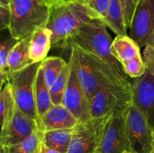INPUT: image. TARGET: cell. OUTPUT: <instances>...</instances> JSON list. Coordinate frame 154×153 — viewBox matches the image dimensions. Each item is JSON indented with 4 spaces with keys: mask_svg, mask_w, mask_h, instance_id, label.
<instances>
[{
    "mask_svg": "<svg viewBox=\"0 0 154 153\" xmlns=\"http://www.w3.org/2000/svg\"><path fill=\"white\" fill-rule=\"evenodd\" d=\"M74 45L78 52V77L89 102L102 90L131 89L129 80L122 77L108 63L94 54Z\"/></svg>",
    "mask_w": 154,
    "mask_h": 153,
    "instance_id": "1",
    "label": "cell"
},
{
    "mask_svg": "<svg viewBox=\"0 0 154 153\" xmlns=\"http://www.w3.org/2000/svg\"><path fill=\"white\" fill-rule=\"evenodd\" d=\"M95 18L99 17L84 2L77 0L51 5L47 27L52 32V46L66 44L84 24Z\"/></svg>",
    "mask_w": 154,
    "mask_h": 153,
    "instance_id": "2",
    "label": "cell"
},
{
    "mask_svg": "<svg viewBox=\"0 0 154 153\" xmlns=\"http://www.w3.org/2000/svg\"><path fill=\"white\" fill-rule=\"evenodd\" d=\"M106 24L100 18H95L84 24L68 41L87 52L102 58L124 79L128 80L121 63L111 52L112 39Z\"/></svg>",
    "mask_w": 154,
    "mask_h": 153,
    "instance_id": "3",
    "label": "cell"
},
{
    "mask_svg": "<svg viewBox=\"0 0 154 153\" xmlns=\"http://www.w3.org/2000/svg\"><path fill=\"white\" fill-rule=\"evenodd\" d=\"M10 35L17 40L31 37L37 30L47 26L51 6L38 0H12Z\"/></svg>",
    "mask_w": 154,
    "mask_h": 153,
    "instance_id": "4",
    "label": "cell"
},
{
    "mask_svg": "<svg viewBox=\"0 0 154 153\" xmlns=\"http://www.w3.org/2000/svg\"><path fill=\"white\" fill-rule=\"evenodd\" d=\"M40 65L41 62L33 63L11 74L8 80L17 107L37 121L38 117L35 98V85Z\"/></svg>",
    "mask_w": 154,
    "mask_h": 153,
    "instance_id": "5",
    "label": "cell"
},
{
    "mask_svg": "<svg viewBox=\"0 0 154 153\" xmlns=\"http://www.w3.org/2000/svg\"><path fill=\"white\" fill-rule=\"evenodd\" d=\"M69 58L70 72L69 81L63 99V104L76 117L79 122L91 118L90 102L81 86L78 74V52L77 47L71 44Z\"/></svg>",
    "mask_w": 154,
    "mask_h": 153,
    "instance_id": "6",
    "label": "cell"
},
{
    "mask_svg": "<svg viewBox=\"0 0 154 153\" xmlns=\"http://www.w3.org/2000/svg\"><path fill=\"white\" fill-rule=\"evenodd\" d=\"M111 114L80 122L73 129L67 153H96Z\"/></svg>",
    "mask_w": 154,
    "mask_h": 153,
    "instance_id": "7",
    "label": "cell"
},
{
    "mask_svg": "<svg viewBox=\"0 0 154 153\" xmlns=\"http://www.w3.org/2000/svg\"><path fill=\"white\" fill-rule=\"evenodd\" d=\"M126 133L132 153H150L154 149L153 129L142 112L132 104L126 112Z\"/></svg>",
    "mask_w": 154,
    "mask_h": 153,
    "instance_id": "8",
    "label": "cell"
},
{
    "mask_svg": "<svg viewBox=\"0 0 154 153\" xmlns=\"http://www.w3.org/2000/svg\"><path fill=\"white\" fill-rule=\"evenodd\" d=\"M131 89L102 90L96 93L90 100L91 118L107 114L114 116L126 112L132 105Z\"/></svg>",
    "mask_w": 154,
    "mask_h": 153,
    "instance_id": "9",
    "label": "cell"
},
{
    "mask_svg": "<svg viewBox=\"0 0 154 153\" xmlns=\"http://www.w3.org/2000/svg\"><path fill=\"white\" fill-rule=\"evenodd\" d=\"M127 110L110 118L96 153H132L126 133Z\"/></svg>",
    "mask_w": 154,
    "mask_h": 153,
    "instance_id": "10",
    "label": "cell"
},
{
    "mask_svg": "<svg viewBox=\"0 0 154 153\" xmlns=\"http://www.w3.org/2000/svg\"><path fill=\"white\" fill-rule=\"evenodd\" d=\"M129 36L140 47L145 46L154 32V0H138Z\"/></svg>",
    "mask_w": 154,
    "mask_h": 153,
    "instance_id": "11",
    "label": "cell"
},
{
    "mask_svg": "<svg viewBox=\"0 0 154 153\" xmlns=\"http://www.w3.org/2000/svg\"><path fill=\"white\" fill-rule=\"evenodd\" d=\"M132 104L140 110L154 131V76L149 72L131 83Z\"/></svg>",
    "mask_w": 154,
    "mask_h": 153,
    "instance_id": "12",
    "label": "cell"
},
{
    "mask_svg": "<svg viewBox=\"0 0 154 153\" xmlns=\"http://www.w3.org/2000/svg\"><path fill=\"white\" fill-rule=\"evenodd\" d=\"M39 128L38 122L23 113L18 107L8 125L1 130L0 147L16 145L28 138Z\"/></svg>",
    "mask_w": 154,
    "mask_h": 153,
    "instance_id": "13",
    "label": "cell"
},
{
    "mask_svg": "<svg viewBox=\"0 0 154 153\" xmlns=\"http://www.w3.org/2000/svg\"><path fill=\"white\" fill-rule=\"evenodd\" d=\"M39 128L43 132L59 129L74 128L80 122L63 104L53 105L38 119Z\"/></svg>",
    "mask_w": 154,
    "mask_h": 153,
    "instance_id": "14",
    "label": "cell"
},
{
    "mask_svg": "<svg viewBox=\"0 0 154 153\" xmlns=\"http://www.w3.org/2000/svg\"><path fill=\"white\" fill-rule=\"evenodd\" d=\"M30 37L25 38L17 43L8 58L7 71L8 80L11 74L33 64L29 54Z\"/></svg>",
    "mask_w": 154,
    "mask_h": 153,
    "instance_id": "15",
    "label": "cell"
},
{
    "mask_svg": "<svg viewBox=\"0 0 154 153\" xmlns=\"http://www.w3.org/2000/svg\"><path fill=\"white\" fill-rule=\"evenodd\" d=\"M52 32L47 26L37 30L30 37L29 54L34 63L42 62L48 56V52L52 46Z\"/></svg>",
    "mask_w": 154,
    "mask_h": 153,
    "instance_id": "16",
    "label": "cell"
},
{
    "mask_svg": "<svg viewBox=\"0 0 154 153\" xmlns=\"http://www.w3.org/2000/svg\"><path fill=\"white\" fill-rule=\"evenodd\" d=\"M140 48L138 44L130 36H117L113 40L111 52L123 65V64L135 57L141 56Z\"/></svg>",
    "mask_w": 154,
    "mask_h": 153,
    "instance_id": "17",
    "label": "cell"
},
{
    "mask_svg": "<svg viewBox=\"0 0 154 153\" xmlns=\"http://www.w3.org/2000/svg\"><path fill=\"white\" fill-rule=\"evenodd\" d=\"M102 20L117 36L127 35L128 28L120 0H110L106 17Z\"/></svg>",
    "mask_w": 154,
    "mask_h": 153,
    "instance_id": "18",
    "label": "cell"
},
{
    "mask_svg": "<svg viewBox=\"0 0 154 153\" xmlns=\"http://www.w3.org/2000/svg\"><path fill=\"white\" fill-rule=\"evenodd\" d=\"M35 98L39 119V118H41L53 106L50 94V88L45 82L44 71L41 65L38 71L35 85Z\"/></svg>",
    "mask_w": 154,
    "mask_h": 153,
    "instance_id": "19",
    "label": "cell"
},
{
    "mask_svg": "<svg viewBox=\"0 0 154 153\" xmlns=\"http://www.w3.org/2000/svg\"><path fill=\"white\" fill-rule=\"evenodd\" d=\"M16 101L9 82L6 83L0 93V121L1 130L5 128L13 119L16 112Z\"/></svg>",
    "mask_w": 154,
    "mask_h": 153,
    "instance_id": "20",
    "label": "cell"
},
{
    "mask_svg": "<svg viewBox=\"0 0 154 153\" xmlns=\"http://www.w3.org/2000/svg\"><path fill=\"white\" fill-rule=\"evenodd\" d=\"M73 129H59L43 132V142L47 146L61 153H67Z\"/></svg>",
    "mask_w": 154,
    "mask_h": 153,
    "instance_id": "21",
    "label": "cell"
},
{
    "mask_svg": "<svg viewBox=\"0 0 154 153\" xmlns=\"http://www.w3.org/2000/svg\"><path fill=\"white\" fill-rule=\"evenodd\" d=\"M43 145V131L40 128L16 145L0 147L1 153H40Z\"/></svg>",
    "mask_w": 154,
    "mask_h": 153,
    "instance_id": "22",
    "label": "cell"
},
{
    "mask_svg": "<svg viewBox=\"0 0 154 153\" xmlns=\"http://www.w3.org/2000/svg\"><path fill=\"white\" fill-rule=\"evenodd\" d=\"M68 62L58 56H49L41 62L45 80L48 87H51L57 79Z\"/></svg>",
    "mask_w": 154,
    "mask_h": 153,
    "instance_id": "23",
    "label": "cell"
},
{
    "mask_svg": "<svg viewBox=\"0 0 154 153\" xmlns=\"http://www.w3.org/2000/svg\"><path fill=\"white\" fill-rule=\"evenodd\" d=\"M69 72H70V64L68 62L60 76L57 77L54 84L50 87V94H51L53 105L63 104V96L69 81Z\"/></svg>",
    "mask_w": 154,
    "mask_h": 153,
    "instance_id": "24",
    "label": "cell"
},
{
    "mask_svg": "<svg viewBox=\"0 0 154 153\" xmlns=\"http://www.w3.org/2000/svg\"><path fill=\"white\" fill-rule=\"evenodd\" d=\"M123 68L126 74L134 79L142 76L147 72V69L141 56L135 57L127 62L123 64Z\"/></svg>",
    "mask_w": 154,
    "mask_h": 153,
    "instance_id": "25",
    "label": "cell"
},
{
    "mask_svg": "<svg viewBox=\"0 0 154 153\" xmlns=\"http://www.w3.org/2000/svg\"><path fill=\"white\" fill-rule=\"evenodd\" d=\"M18 41L19 40L12 38L11 35L2 40L0 45V70H7L8 56Z\"/></svg>",
    "mask_w": 154,
    "mask_h": 153,
    "instance_id": "26",
    "label": "cell"
},
{
    "mask_svg": "<svg viewBox=\"0 0 154 153\" xmlns=\"http://www.w3.org/2000/svg\"><path fill=\"white\" fill-rule=\"evenodd\" d=\"M84 3L99 18L104 20L106 17L110 0H84Z\"/></svg>",
    "mask_w": 154,
    "mask_h": 153,
    "instance_id": "27",
    "label": "cell"
},
{
    "mask_svg": "<svg viewBox=\"0 0 154 153\" xmlns=\"http://www.w3.org/2000/svg\"><path fill=\"white\" fill-rule=\"evenodd\" d=\"M120 4L123 8V13L125 16L126 26L129 29L131 26L132 18H133L134 12L136 7L137 0H120Z\"/></svg>",
    "mask_w": 154,
    "mask_h": 153,
    "instance_id": "28",
    "label": "cell"
},
{
    "mask_svg": "<svg viewBox=\"0 0 154 153\" xmlns=\"http://www.w3.org/2000/svg\"><path fill=\"white\" fill-rule=\"evenodd\" d=\"M142 58L147 71L154 76V48L150 46H145Z\"/></svg>",
    "mask_w": 154,
    "mask_h": 153,
    "instance_id": "29",
    "label": "cell"
},
{
    "mask_svg": "<svg viewBox=\"0 0 154 153\" xmlns=\"http://www.w3.org/2000/svg\"><path fill=\"white\" fill-rule=\"evenodd\" d=\"M11 21V11L9 7L0 5V28L8 29Z\"/></svg>",
    "mask_w": 154,
    "mask_h": 153,
    "instance_id": "30",
    "label": "cell"
},
{
    "mask_svg": "<svg viewBox=\"0 0 154 153\" xmlns=\"http://www.w3.org/2000/svg\"><path fill=\"white\" fill-rule=\"evenodd\" d=\"M40 153H61V152H60L57 151V150L55 149H53V148H50V147L47 146L43 142V145H42Z\"/></svg>",
    "mask_w": 154,
    "mask_h": 153,
    "instance_id": "31",
    "label": "cell"
},
{
    "mask_svg": "<svg viewBox=\"0 0 154 153\" xmlns=\"http://www.w3.org/2000/svg\"><path fill=\"white\" fill-rule=\"evenodd\" d=\"M146 46H150L154 48V32L153 34H152V35L150 37V38L148 39V40H147Z\"/></svg>",
    "mask_w": 154,
    "mask_h": 153,
    "instance_id": "32",
    "label": "cell"
},
{
    "mask_svg": "<svg viewBox=\"0 0 154 153\" xmlns=\"http://www.w3.org/2000/svg\"><path fill=\"white\" fill-rule=\"evenodd\" d=\"M12 0H0V5L5 6L10 8V4Z\"/></svg>",
    "mask_w": 154,
    "mask_h": 153,
    "instance_id": "33",
    "label": "cell"
},
{
    "mask_svg": "<svg viewBox=\"0 0 154 153\" xmlns=\"http://www.w3.org/2000/svg\"><path fill=\"white\" fill-rule=\"evenodd\" d=\"M68 1H70V0H50V4H51V6L53 5V4L65 2H68Z\"/></svg>",
    "mask_w": 154,
    "mask_h": 153,
    "instance_id": "34",
    "label": "cell"
},
{
    "mask_svg": "<svg viewBox=\"0 0 154 153\" xmlns=\"http://www.w3.org/2000/svg\"><path fill=\"white\" fill-rule=\"evenodd\" d=\"M38 1L42 2L45 3V4H48L49 6H51V4H50V0H38Z\"/></svg>",
    "mask_w": 154,
    "mask_h": 153,
    "instance_id": "35",
    "label": "cell"
},
{
    "mask_svg": "<svg viewBox=\"0 0 154 153\" xmlns=\"http://www.w3.org/2000/svg\"><path fill=\"white\" fill-rule=\"evenodd\" d=\"M77 1H79V2H84V0H77Z\"/></svg>",
    "mask_w": 154,
    "mask_h": 153,
    "instance_id": "36",
    "label": "cell"
},
{
    "mask_svg": "<svg viewBox=\"0 0 154 153\" xmlns=\"http://www.w3.org/2000/svg\"><path fill=\"white\" fill-rule=\"evenodd\" d=\"M150 153H154V149H153V151H152V152H150Z\"/></svg>",
    "mask_w": 154,
    "mask_h": 153,
    "instance_id": "37",
    "label": "cell"
},
{
    "mask_svg": "<svg viewBox=\"0 0 154 153\" xmlns=\"http://www.w3.org/2000/svg\"><path fill=\"white\" fill-rule=\"evenodd\" d=\"M153 137H154V131H153ZM153 146H154V141H153Z\"/></svg>",
    "mask_w": 154,
    "mask_h": 153,
    "instance_id": "38",
    "label": "cell"
},
{
    "mask_svg": "<svg viewBox=\"0 0 154 153\" xmlns=\"http://www.w3.org/2000/svg\"><path fill=\"white\" fill-rule=\"evenodd\" d=\"M137 1H138V0H137Z\"/></svg>",
    "mask_w": 154,
    "mask_h": 153,
    "instance_id": "39",
    "label": "cell"
}]
</instances>
